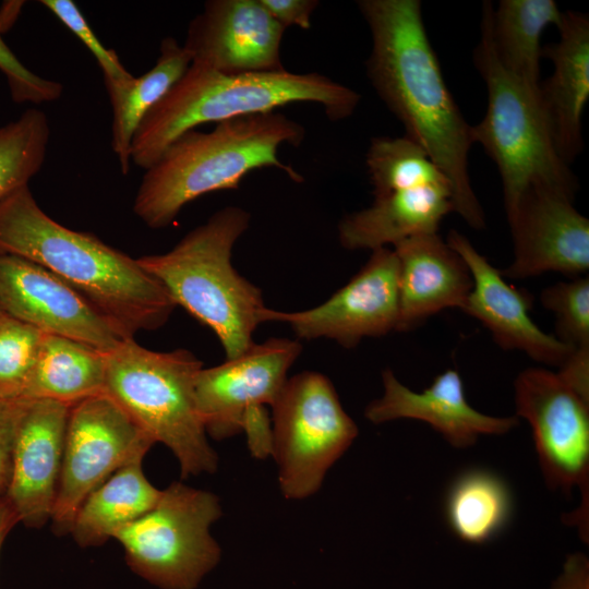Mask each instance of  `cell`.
<instances>
[{
    "instance_id": "obj_26",
    "label": "cell",
    "mask_w": 589,
    "mask_h": 589,
    "mask_svg": "<svg viewBox=\"0 0 589 589\" xmlns=\"http://www.w3.org/2000/svg\"><path fill=\"white\" fill-rule=\"evenodd\" d=\"M563 12L553 0H501L492 12V41L508 72L539 87L541 36L549 25L561 26Z\"/></svg>"
},
{
    "instance_id": "obj_13",
    "label": "cell",
    "mask_w": 589,
    "mask_h": 589,
    "mask_svg": "<svg viewBox=\"0 0 589 589\" xmlns=\"http://www.w3.org/2000/svg\"><path fill=\"white\" fill-rule=\"evenodd\" d=\"M301 351L298 340L269 338L219 365L202 368L194 390L206 433L216 440L237 435L250 416L272 407Z\"/></svg>"
},
{
    "instance_id": "obj_20",
    "label": "cell",
    "mask_w": 589,
    "mask_h": 589,
    "mask_svg": "<svg viewBox=\"0 0 589 589\" xmlns=\"http://www.w3.org/2000/svg\"><path fill=\"white\" fill-rule=\"evenodd\" d=\"M398 262L399 315L396 330L418 327L446 308L460 309L472 289L464 259L437 232L394 244Z\"/></svg>"
},
{
    "instance_id": "obj_16",
    "label": "cell",
    "mask_w": 589,
    "mask_h": 589,
    "mask_svg": "<svg viewBox=\"0 0 589 589\" xmlns=\"http://www.w3.org/2000/svg\"><path fill=\"white\" fill-rule=\"evenodd\" d=\"M285 28L260 0H209L189 24L192 62L225 73L281 71Z\"/></svg>"
},
{
    "instance_id": "obj_19",
    "label": "cell",
    "mask_w": 589,
    "mask_h": 589,
    "mask_svg": "<svg viewBox=\"0 0 589 589\" xmlns=\"http://www.w3.org/2000/svg\"><path fill=\"white\" fill-rule=\"evenodd\" d=\"M383 396L365 408V418L374 424L397 419H416L429 423L454 447L473 445L480 435H501L519 424L515 417H492L471 407L464 383L456 370L437 375L432 384L417 393L401 384L394 372L382 373Z\"/></svg>"
},
{
    "instance_id": "obj_30",
    "label": "cell",
    "mask_w": 589,
    "mask_h": 589,
    "mask_svg": "<svg viewBox=\"0 0 589 589\" xmlns=\"http://www.w3.org/2000/svg\"><path fill=\"white\" fill-rule=\"evenodd\" d=\"M44 334L0 311V394L20 397L37 359Z\"/></svg>"
},
{
    "instance_id": "obj_25",
    "label": "cell",
    "mask_w": 589,
    "mask_h": 589,
    "mask_svg": "<svg viewBox=\"0 0 589 589\" xmlns=\"http://www.w3.org/2000/svg\"><path fill=\"white\" fill-rule=\"evenodd\" d=\"M105 380L106 352L67 337L44 334L20 397L73 405L104 394Z\"/></svg>"
},
{
    "instance_id": "obj_10",
    "label": "cell",
    "mask_w": 589,
    "mask_h": 589,
    "mask_svg": "<svg viewBox=\"0 0 589 589\" xmlns=\"http://www.w3.org/2000/svg\"><path fill=\"white\" fill-rule=\"evenodd\" d=\"M517 417L528 421L545 481L565 493L577 486L579 508L567 521L588 539L589 401L557 373L529 368L514 383Z\"/></svg>"
},
{
    "instance_id": "obj_21",
    "label": "cell",
    "mask_w": 589,
    "mask_h": 589,
    "mask_svg": "<svg viewBox=\"0 0 589 589\" xmlns=\"http://www.w3.org/2000/svg\"><path fill=\"white\" fill-rule=\"evenodd\" d=\"M560 40L542 47L553 73L539 84L540 100L557 154L569 165L584 149L581 117L589 97V16L563 12Z\"/></svg>"
},
{
    "instance_id": "obj_2",
    "label": "cell",
    "mask_w": 589,
    "mask_h": 589,
    "mask_svg": "<svg viewBox=\"0 0 589 589\" xmlns=\"http://www.w3.org/2000/svg\"><path fill=\"white\" fill-rule=\"evenodd\" d=\"M0 253L32 261L91 302L125 338L160 328L177 306L128 254L48 216L24 185L0 200Z\"/></svg>"
},
{
    "instance_id": "obj_18",
    "label": "cell",
    "mask_w": 589,
    "mask_h": 589,
    "mask_svg": "<svg viewBox=\"0 0 589 589\" xmlns=\"http://www.w3.org/2000/svg\"><path fill=\"white\" fill-rule=\"evenodd\" d=\"M70 407L28 399L19 422L4 496L19 522L27 527L39 528L51 519Z\"/></svg>"
},
{
    "instance_id": "obj_37",
    "label": "cell",
    "mask_w": 589,
    "mask_h": 589,
    "mask_svg": "<svg viewBox=\"0 0 589 589\" xmlns=\"http://www.w3.org/2000/svg\"><path fill=\"white\" fill-rule=\"evenodd\" d=\"M550 589H589V561L581 553L567 557L563 573Z\"/></svg>"
},
{
    "instance_id": "obj_17",
    "label": "cell",
    "mask_w": 589,
    "mask_h": 589,
    "mask_svg": "<svg viewBox=\"0 0 589 589\" xmlns=\"http://www.w3.org/2000/svg\"><path fill=\"white\" fill-rule=\"evenodd\" d=\"M446 242L464 259L472 276V289L460 308L481 322L505 350H521L537 362L561 366L573 348L543 332L530 317L529 292L506 283L501 271L455 229Z\"/></svg>"
},
{
    "instance_id": "obj_15",
    "label": "cell",
    "mask_w": 589,
    "mask_h": 589,
    "mask_svg": "<svg viewBox=\"0 0 589 589\" xmlns=\"http://www.w3.org/2000/svg\"><path fill=\"white\" fill-rule=\"evenodd\" d=\"M0 311L45 334L103 352L125 337L82 294L43 266L0 253Z\"/></svg>"
},
{
    "instance_id": "obj_1",
    "label": "cell",
    "mask_w": 589,
    "mask_h": 589,
    "mask_svg": "<svg viewBox=\"0 0 589 589\" xmlns=\"http://www.w3.org/2000/svg\"><path fill=\"white\" fill-rule=\"evenodd\" d=\"M372 40L366 76L388 110L448 178L453 206L473 229L485 216L470 183L471 125L447 88L419 0H359Z\"/></svg>"
},
{
    "instance_id": "obj_31",
    "label": "cell",
    "mask_w": 589,
    "mask_h": 589,
    "mask_svg": "<svg viewBox=\"0 0 589 589\" xmlns=\"http://www.w3.org/2000/svg\"><path fill=\"white\" fill-rule=\"evenodd\" d=\"M541 304L556 317L555 337L576 349L589 347V277L560 281L540 293Z\"/></svg>"
},
{
    "instance_id": "obj_27",
    "label": "cell",
    "mask_w": 589,
    "mask_h": 589,
    "mask_svg": "<svg viewBox=\"0 0 589 589\" xmlns=\"http://www.w3.org/2000/svg\"><path fill=\"white\" fill-rule=\"evenodd\" d=\"M510 510L512 498L505 482L482 469L458 476L445 501L446 519L453 532L474 544L494 538L505 527Z\"/></svg>"
},
{
    "instance_id": "obj_5",
    "label": "cell",
    "mask_w": 589,
    "mask_h": 589,
    "mask_svg": "<svg viewBox=\"0 0 589 589\" xmlns=\"http://www.w3.org/2000/svg\"><path fill=\"white\" fill-rule=\"evenodd\" d=\"M251 215L226 206L189 231L171 250L136 259L176 303L209 327L226 359L247 351L256 327L267 322L260 288L231 264L232 249L247 231Z\"/></svg>"
},
{
    "instance_id": "obj_35",
    "label": "cell",
    "mask_w": 589,
    "mask_h": 589,
    "mask_svg": "<svg viewBox=\"0 0 589 589\" xmlns=\"http://www.w3.org/2000/svg\"><path fill=\"white\" fill-rule=\"evenodd\" d=\"M268 13L285 29L297 26L303 29L311 27V19L320 5L317 0H260Z\"/></svg>"
},
{
    "instance_id": "obj_9",
    "label": "cell",
    "mask_w": 589,
    "mask_h": 589,
    "mask_svg": "<svg viewBox=\"0 0 589 589\" xmlns=\"http://www.w3.org/2000/svg\"><path fill=\"white\" fill-rule=\"evenodd\" d=\"M272 455L287 500L316 493L329 468L349 448L358 428L344 410L332 382L322 373L287 378L272 405Z\"/></svg>"
},
{
    "instance_id": "obj_22",
    "label": "cell",
    "mask_w": 589,
    "mask_h": 589,
    "mask_svg": "<svg viewBox=\"0 0 589 589\" xmlns=\"http://www.w3.org/2000/svg\"><path fill=\"white\" fill-rule=\"evenodd\" d=\"M454 212L448 185L402 189L374 196L373 203L346 215L338 224V240L346 250H375L423 233L438 231Z\"/></svg>"
},
{
    "instance_id": "obj_3",
    "label": "cell",
    "mask_w": 589,
    "mask_h": 589,
    "mask_svg": "<svg viewBox=\"0 0 589 589\" xmlns=\"http://www.w3.org/2000/svg\"><path fill=\"white\" fill-rule=\"evenodd\" d=\"M305 129L273 111L216 123L176 139L145 170L134 197V214L149 228L169 226L190 202L215 191L237 189L251 171L276 168L294 182L303 177L278 156L279 148L299 146Z\"/></svg>"
},
{
    "instance_id": "obj_23",
    "label": "cell",
    "mask_w": 589,
    "mask_h": 589,
    "mask_svg": "<svg viewBox=\"0 0 589 589\" xmlns=\"http://www.w3.org/2000/svg\"><path fill=\"white\" fill-rule=\"evenodd\" d=\"M139 456L109 476L84 500L73 519L70 533L81 548L98 546L148 512L161 490L143 472Z\"/></svg>"
},
{
    "instance_id": "obj_36",
    "label": "cell",
    "mask_w": 589,
    "mask_h": 589,
    "mask_svg": "<svg viewBox=\"0 0 589 589\" xmlns=\"http://www.w3.org/2000/svg\"><path fill=\"white\" fill-rule=\"evenodd\" d=\"M577 394L589 401V347L576 348L557 373Z\"/></svg>"
},
{
    "instance_id": "obj_14",
    "label": "cell",
    "mask_w": 589,
    "mask_h": 589,
    "mask_svg": "<svg viewBox=\"0 0 589 589\" xmlns=\"http://www.w3.org/2000/svg\"><path fill=\"white\" fill-rule=\"evenodd\" d=\"M574 196L546 185H531L506 214L514 244L504 278L525 279L545 272L572 278L589 269V220Z\"/></svg>"
},
{
    "instance_id": "obj_8",
    "label": "cell",
    "mask_w": 589,
    "mask_h": 589,
    "mask_svg": "<svg viewBox=\"0 0 589 589\" xmlns=\"http://www.w3.org/2000/svg\"><path fill=\"white\" fill-rule=\"evenodd\" d=\"M220 516L215 494L177 481L113 539L132 572L153 586L195 589L220 560V548L211 534Z\"/></svg>"
},
{
    "instance_id": "obj_6",
    "label": "cell",
    "mask_w": 589,
    "mask_h": 589,
    "mask_svg": "<svg viewBox=\"0 0 589 589\" xmlns=\"http://www.w3.org/2000/svg\"><path fill=\"white\" fill-rule=\"evenodd\" d=\"M492 12V2L483 1L472 59L486 87L488 106L482 120L471 125V141L484 148L500 171L506 214L531 185H546L575 197L578 181L556 152L539 87L508 72L497 59Z\"/></svg>"
},
{
    "instance_id": "obj_11",
    "label": "cell",
    "mask_w": 589,
    "mask_h": 589,
    "mask_svg": "<svg viewBox=\"0 0 589 589\" xmlns=\"http://www.w3.org/2000/svg\"><path fill=\"white\" fill-rule=\"evenodd\" d=\"M154 444L106 394L71 405L50 519L53 531L70 533L75 514L89 493L121 466L145 456Z\"/></svg>"
},
{
    "instance_id": "obj_38",
    "label": "cell",
    "mask_w": 589,
    "mask_h": 589,
    "mask_svg": "<svg viewBox=\"0 0 589 589\" xmlns=\"http://www.w3.org/2000/svg\"><path fill=\"white\" fill-rule=\"evenodd\" d=\"M19 519L4 495H0V552L4 540Z\"/></svg>"
},
{
    "instance_id": "obj_4",
    "label": "cell",
    "mask_w": 589,
    "mask_h": 589,
    "mask_svg": "<svg viewBox=\"0 0 589 589\" xmlns=\"http://www.w3.org/2000/svg\"><path fill=\"white\" fill-rule=\"evenodd\" d=\"M361 100L354 89L316 73L225 74L191 63L145 116L131 145V163L146 170L183 133L204 123L267 113L297 103L322 107L332 121L353 115Z\"/></svg>"
},
{
    "instance_id": "obj_32",
    "label": "cell",
    "mask_w": 589,
    "mask_h": 589,
    "mask_svg": "<svg viewBox=\"0 0 589 589\" xmlns=\"http://www.w3.org/2000/svg\"><path fill=\"white\" fill-rule=\"evenodd\" d=\"M67 28H69L92 52L100 67L105 81L122 82L133 75L123 67L118 55L106 48L96 36L88 22L71 0H41Z\"/></svg>"
},
{
    "instance_id": "obj_28",
    "label": "cell",
    "mask_w": 589,
    "mask_h": 589,
    "mask_svg": "<svg viewBox=\"0 0 589 589\" xmlns=\"http://www.w3.org/2000/svg\"><path fill=\"white\" fill-rule=\"evenodd\" d=\"M365 165L374 196L420 187L452 188L448 178L424 149L406 135L373 137Z\"/></svg>"
},
{
    "instance_id": "obj_34",
    "label": "cell",
    "mask_w": 589,
    "mask_h": 589,
    "mask_svg": "<svg viewBox=\"0 0 589 589\" xmlns=\"http://www.w3.org/2000/svg\"><path fill=\"white\" fill-rule=\"evenodd\" d=\"M27 400L0 394V495L9 485L15 434Z\"/></svg>"
},
{
    "instance_id": "obj_12",
    "label": "cell",
    "mask_w": 589,
    "mask_h": 589,
    "mask_svg": "<svg viewBox=\"0 0 589 589\" xmlns=\"http://www.w3.org/2000/svg\"><path fill=\"white\" fill-rule=\"evenodd\" d=\"M398 315V262L385 247L373 250L365 265L322 304L294 312L268 309L266 318L288 324L301 339L328 338L353 348L365 337L396 330Z\"/></svg>"
},
{
    "instance_id": "obj_33",
    "label": "cell",
    "mask_w": 589,
    "mask_h": 589,
    "mask_svg": "<svg viewBox=\"0 0 589 589\" xmlns=\"http://www.w3.org/2000/svg\"><path fill=\"white\" fill-rule=\"evenodd\" d=\"M0 32V71L4 74L12 100L17 104H43L58 100L63 86L27 69L2 39Z\"/></svg>"
},
{
    "instance_id": "obj_7",
    "label": "cell",
    "mask_w": 589,
    "mask_h": 589,
    "mask_svg": "<svg viewBox=\"0 0 589 589\" xmlns=\"http://www.w3.org/2000/svg\"><path fill=\"white\" fill-rule=\"evenodd\" d=\"M202 362L189 350L154 351L134 338L106 352L104 394L155 442L176 456L182 478L212 473L218 457L195 400Z\"/></svg>"
},
{
    "instance_id": "obj_29",
    "label": "cell",
    "mask_w": 589,
    "mask_h": 589,
    "mask_svg": "<svg viewBox=\"0 0 589 589\" xmlns=\"http://www.w3.org/2000/svg\"><path fill=\"white\" fill-rule=\"evenodd\" d=\"M50 139L49 121L36 108L0 127V200L28 185L39 172Z\"/></svg>"
},
{
    "instance_id": "obj_24",
    "label": "cell",
    "mask_w": 589,
    "mask_h": 589,
    "mask_svg": "<svg viewBox=\"0 0 589 589\" xmlns=\"http://www.w3.org/2000/svg\"><path fill=\"white\" fill-rule=\"evenodd\" d=\"M191 62V55L183 45L173 37H166L160 43L156 63L147 72L122 82L105 81L112 108L111 148L123 175L130 170L131 145L139 125Z\"/></svg>"
}]
</instances>
